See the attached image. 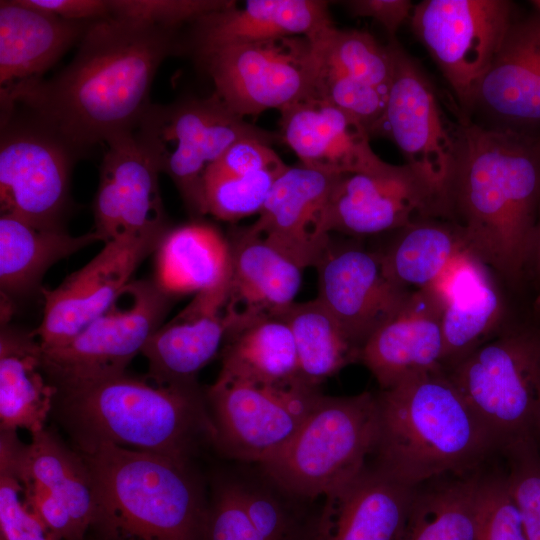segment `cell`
Instances as JSON below:
<instances>
[{
    "instance_id": "cell-1",
    "label": "cell",
    "mask_w": 540,
    "mask_h": 540,
    "mask_svg": "<svg viewBox=\"0 0 540 540\" xmlns=\"http://www.w3.org/2000/svg\"><path fill=\"white\" fill-rule=\"evenodd\" d=\"M181 46L177 29L112 16L95 20L58 75L1 89V113L25 108L80 156L134 132L151 104L159 66Z\"/></svg>"
},
{
    "instance_id": "cell-2",
    "label": "cell",
    "mask_w": 540,
    "mask_h": 540,
    "mask_svg": "<svg viewBox=\"0 0 540 540\" xmlns=\"http://www.w3.org/2000/svg\"><path fill=\"white\" fill-rule=\"evenodd\" d=\"M445 218L469 250L510 286L527 277L540 207V138L462 117Z\"/></svg>"
},
{
    "instance_id": "cell-3",
    "label": "cell",
    "mask_w": 540,
    "mask_h": 540,
    "mask_svg": "<svg viewBox=\"0 0 540 540\" xmlns=\"http://www.w3.org/2000/svg\"><path fill=\"white\" fill-rule=\"evenodd\" d=\"M377 465L420 486L479 472L500 444L445 371L410 377L377 395Z\"/></svg>"
},
{
    "instance_id": "cell-4",
    "label": "cell",
    "mask_w": 540,
    "mask_h": 540,
    "mask_svg": "<svg viewBox=\"0 0 540 540\" xmlns=\"http://www.w3.org/2000/svg\"><path fill=\"white\" fill-rule=\"evenodd\" d=\"M100 540H203L207 507L186 462L112 443L78 446Z\"/></svg>"
},
{
    "instance_id": "cell-5",
    "label": "cell",
    "mask_w": 540,
    "mask_h": 540,
    "mask_svg": "<svg viewBox=\"0 0 540 540\" xmlns=\"http://www.w3.org/2000/svg\"><path fill=\"white\" fill-rule=\"evenodd\" d=\"M61 395L78 446L112 443L188 463L201 434L214 438L197 385H161L124 372Z\"/></svg>"
},
{
    "instance_id": "cell-6",
    "label": "cell",
    "mask_w": 540,
    "mask_h": 540,
    "mask_svg": "<svg viewBox=\"0 0 540 540\" xmlns=\"http://www.w3.org/2000/svg\"><path fill=\"white\" fill-rule=\"evenodd\" d=\"M378 430L377 395L320 393L294 435L261 466L285 493L325 497L366 466L367 456L375 451Z\"/></svg>"
},
{
    "instance_id": "cell-7",
    "label": "cell",
    "mask_w": 540,
    "mask_h": 540,
    "mask_svg": "<svg viewBox=\"0 0 540 540\" xmlns=\"http://www.w3.org/2000/svg\"><path fill=\"white\" fill-rule=\"evenodd\" d=\"M134 135L159 172L171 178L194 217L205 215L206 173L228 148L247 138L271 144L281 140L279 134L245 121L215 93L166 105L151 103Z\"/></svg>"
},
{
    "instance_id": "cell-8",
    "label": "cell",
    "mask_w": 540,
    "mask_h": 540,
    "mask_svg": "<svg viewBox=\"0 0 540 540\" xmlns=\"http://www.w3.org/2000/svg\"><path fill=\"white\" fill-rule=\"evenodd\" d=\"M445 372L495 435L500 452L519 443L539 444L536 415L540 327L509 329L478 346Z\"/></svg>"
},
{
    "instance_id": "cell-9",
    "label": "cell",
    "mask_w": 540,
    "mask_h": 540,
    "mask_svg": "<svg viewBox=\"0 0 540 540\" xmlns=\"http://www.w3.org/2000/svg\"><path fill=\"white\" fill-rule=\"evenodd\" d=\"M174 296L155 280H133L111 306L66 343L41 348L42 370L63 393L126 372L164 323Z\"/></svg>"
},
{
    "instance_id": "cell-10",
    "label": "cell",
    "mask_w": 540,
    "mask_h": 540,
    "mask_svg": "<svg viewBox=\"0 0 540 540\" xmlns=\"http://www.w3.org/2000/svg\"><path fill=\"white\" fill-rule=\"evenodd\" d=\"M198 55L214 93L243 118L281 111L314 90L318 60L306 36L231 44Z\"/></svg>"
},
{
    "instance_id": "cell-11",
    "label": "cell",
    "mask_w": 540,
    "mask_h": 540,
    "mask_svg": "<svg viewBox=\"0 0 540 540\" xmlns=\"http://www.w3.org/2000/svg\"><path fill=\"white\" fill-rule=\"evenodd\" d=\"M394 72L386 107L372 133L391 140L405 164L444 202L459 149V124L444 114L436 91L397 40L389 42Z\"/></svg>"
},
{
    "instance_id": "cell-12",
    "label": "cell",
    "mask_w": 540,
    "mask_h": 540,
    "mask_svg": "<svg viewBox=\"0 0 540 540\" xmlns=\"http://www.w3.org/2000/svg\"><path fill=\"white\" fill-rule=\"evenodd\" d=\"M1 214L44 227H62L70 176L79 156L44 126L14 113L1 116Z\"/></svg>"
},
{
    "instance_id": "cell-13",
    "label": "cell",
    "mask_w": 540,
    "mask_h": 540,
    "mask_svg": "<svg viewBox=\"0 0 540 540\" xmlns=\"http://www.w3.org/2000/svg\"><path fill=\"white\" fill-rule=\"evenodd\" d=\"M506 0H424L414 5L411 28L463 109L486 72L516 14Z\"/></svg>"
},
{
    "instance_id": "cell-14",
    "label": "cell",
    "mask_w": 540,
    "mask_h": 540,
    "mask_svg": "<svg viewBox=\"0 0 540 540\" xmlns=\"http://www.w3.org/2000/svg\"><path fill=\"white\" fill-rule=\"evenodd\" d=\"M320 392L280 388L219 374L208 389L214 438L231 457L264 462L303 423Z\"/></svg>"
},
{
    "instance_id": "cell-15",
    "label": "cell",
    "mask_w": 540,
    "mask_h": 540,
    "mask_svg": "<svg viewBox=\"0 0 540 540\" xmlns=\"http://www.w3.org/2000/svg\"><path fill=\"white\" fill-rule=\"evenodd\" d=\"M169 229L106 242L92 260L59 286L41 288L43 316L30 333L40 347L50 349L66 343L105 312L131 282L138 266L156 252Z\"/></svg>"
},
{
    "instance_id": "cell-16",
    "label": "cell",
    "mask_w": 540,
    "mask_h": 540,
    "mask_svg": "<svg viewBox=\"0 0 540 540\" xmlns=\"http://www.w3.org/2000/svg\"><path fill=\"white\" fill-rule=\"evenodd\" d=\"M462 110L481 127L540 138V13L515 16Z\"/></svg>"
},
{
    "instance_id": "cell-17",
    "label": "cell",
    "mask_w": 540,
    "mask_h": 540,
    "mask_svg": "<svg viewBox=\"0 0 540 540\" xmlns=\"http://www.w3.org/2000/svg\"><path fill=\"white\" fill-rule=\"evenodd\" d=\"M425 217H443L438 198L412 169L390 164L384 170L339 177L329 204L327 227L360 237L397 231Z\"/></svg>"
},
{
    "instance_id": "cell-18",
    "label": "cell",
    "mask_w": 540,
    "mask_h": 540,
    "mask_svg": "<svg viewBox=\"0 0 540 540\" xmlns=\"http://www.w3.org/2000/svg\"><path fill=\"white\" fill-rule=\"evenodd\" d=\"M316 297L360 348L411 291L386 270L381 252L356 243H332L316 267Z\"/></svg>"
},
{
    "instance_id": "cell-19",
    "label": "cell",
    "mask_w": 540,
    "mask_h": 540,
    "mask_svg": "<svg viewBox=\"0 0 540 540\" xmlns=\"http://www.w3.org/2000/svg\"><path fill=\"white\" fill-rule=\"evenodd\" d=\"M339 177L301 164L288 166L247 230L303 270L316 268L333 240L327 227V215Z\"/></svg>"
},
{
    "instance_id": "cell-20",
    "label": "cell",
    "mask_w": 540,
    "mask_h": 540,
    "mask_svg": "<svg viewBox=\"0 0 540 540\" xmlns=\"http://www.w3.org/2000/svg\"><path fill=\"white\" fill-rule=\"evenodd\" d=\"M93 203L94 231L102 242L169 229L159 170L134 132L106 142Z\"/></svg>"
},
{
    "instance_id": "cell-21",
    "label": "cell",
    "mask_w": 540,
    "mask_h": 540,
    "mask_svg": "<svg viewBox=\"0 0 540 540\" xmlns=\"http://www.w3.org/2000/svg\"><path fill=\"white\" fill-rule=\"evenodd\" d=\"M280 138L301 165L330 175L378 172L390 166L354 116L314 93L280 111Z\"/></svg>"
},
{
    "instance_id": "cell-22",
    "label": "cell",
    "mask_w": 540,
    "mask_h": 540,
    "mask_svg": "<svg viewBox=\"0 0 540 540\" xmlns=\"http://www.w3.org/2000/svg\"><path fill=\"white\" fill-rule=\"evenodd\" d=\"M418 486L365 466L325 496L311 540H403Z\"/></svg>"
},
{
    "instance_id": "cell-23",
    "label": "cell",
    "mask_w": 540,
    "mask_h": 540,
    "mask_svg": "<svg viewBox=\"0 0 540 540\" xmlns=\"http://www.w3.org/2000/svg\"><path fill=\"white\" fill-rule=\"evenodd\" d=\"M443 303L430 289L411 291L366 340L359 361L381 390L421 374L445 371Z\"/></svg>"
},
{
    "instance_id": "cell-24",
    "label": "cell",
    "mask_w": 540,
    "mask_h": 540,
    "mask_svg": "<svg viewBox=\"0 0 540 540\" xmlns=\"http://www.w3.org/2000/svg\"><path fill=\"white\" fill-rule=\"evenodd\" d=\"M228 280L195 294L150 337L141 352L148 362L149 379L161 385H196V375L217 355L230 330Z\"/></svg>"
},
{
    "instance_id": "cell-25",
    "label": "cell",
    "mask_w": 540,
    "mask_h": 540,
    "mask_svg": "<svg viewBox=\"0 0 540 540\" xmlns=\"http://www.w3.org/2000/svg\"><path fill=\"white\" fill-rule=\"evenodd\" d=\"M227 239L231 266L226 312L231 333L256 319L282 315L296 302L303 269L246 227L233 230Z\"/></svg>"
},
{
    "instance_id": "cell-26",
    "label": "cell",
    "mask_w": 540,
    "mask_h": 540,
    "mask_svg": "<svg viewBox=\"0 0 540 540\" xmlns=\"http://www.w3.org/2000/svg\"><path fill=\"white\" fill-rule=\"evenodd\" d=\"M493 277L487 265L465 251L431 285L444 306L445 370L486 342L502 320L503 295Z\"/></svg>"
},
{
    "instance_id": "cell-27",
    "label": "cell",
    "mask_w": 540,
    "mask_h": 540,
    "mask_svg": "<svg viewBox=\"0 0 540 540\" xmlns=\"http://www.w3.org/2000/svg\"><path fill=\"white\" fill-rule=\"evenodd\" d=\"M333 25L328 2L321 0H248L212 12L192 24L198 53L226 45L284 36L313 37Z\"/></svg>"
},
{
    "instance_id": "cell-28",
    "label": "cell",
    "mask_w": 540,
    "mask_h": 540,
    "mask_svg": "<svg viewBox=\"0 0 540 540\" xmlns=\"http://www.w3.org/2000/svg\"><path fill=\"white\" fill-rule=\"evenodd\" d=\"M92 22L66 20L19 0H1V89L41 79L73 44L80 42Z\"/></svg>"
},
{
    "instance_id": "cell-29",
    "label": "cell",
    "mask_w": 540,
    "mask_h": 540,
    "mask_svg": "<svg viewBox=\"0 0 540 540\" xmlns=\"http://www.w3.org/2000/svg\"><path fill=\"white\" fill-rule=\"evenodd\" d=\"M288 166L265 140L247 138L234 143L206 173L205 215L226 222L258 215Z\"/></svg>"
},
{
    "instance_id": "cell-30",
    "label": "cell",
    "mask_w": 540,
    "mask_h": 540,
    "mask_svg": "<svg viewBox=\"0 0 540 540\" xmlns=\"http://www.w3.org/2000/svg\"><path fill=\"white\" fill-rule=\"evenodd\" d=\"M41 365V347L30 333L7 323L0 334V428L31 435L44 430L58 389L47 381Z\"/></svg>"
},
{
    "instance_id": "cell-31",
    "label": "cell",
    "mask_w": 540,
    "mask_h": 540,
    "mask_svg": "<svg viewBox=\"0 0 540 540\" xmlns=\"http://www.w3.org/2000/svg\"><path fill=\"white\" fill-rule=\"evenodd\" d=\"M101 241L93 230L79 236L63 227L34 225L18 217H0V285L6 300L27 296L40 287L56 262Z\"/></svg>"
},
{
    "instance_id": "cell-32",
    "label": "cell",
    "mask_w": 540,
    "mask_h": 540,
    "mask_svg": "<svg viewBox=\"0 0 540 540\" xmlns=\"http://www.w3.org/2000/svg\"><path fill=\"white\" fill-rule=\"evenodd\" d=\"M155 253L154 280L174 297L215 288L230 275L228 239L209 224L192 222L169 229Z\"/></svg>"
},
{
    "instance_id": "cell-33",
    "label": "cell",
    "mask_w": 540,
    "mask_h": 540,
    "mask_svg": "<svg viewBox=\"0 0 540 540\" xmlns=\"http://www.w3.org/2000/svg\"><path fill=\"white\" fill-rule=\"evenodd\" d=\"M17 472L47 488L69 510L86 534L97 518V502L89 469L80 455L69 449L51 431L32 435L28 445L12 436Z\"/></svg>"
},
{
    "instance_id": "cell-34",
    "label": "cell",
    "mask_w": 540,
    "mask_h": 540,
    "mask_svg": "<svg viewBox=\"0 0 540 540\" xmlns=\"http://www.w3.org/2000/svg\"><path fill=\"white\" fill-rule=\"evenodd\" d=\"M219 374L280 388L307 387L300 380L292 332L281 317L256 319L229 333Z\"/></svg>"
},
{
    "instance_id": "cell-35",
    "label": "cell",
    "mask_w": 540,
    "mask_h": 540,
    "mask_svg": "<svg viewBox=\"0 0 540 540\" xmlns=\"http://www.w3.org/2000/svg\"><path fill=\"white\" fill-rule=\"evenodd\" d=\"M395 232L381 254L389 275L409 291L430 287L456 256L469 250L462 228L447 218H420Z\"/></svg>"
},
{
    "instance_id": "cell-36",
    "label": "cell",
    "mask_w": 540,
    "mask_h": 540,
    "mask_svg": "<svg viewBox=\"0 0 540 540\" xmlns=\"http://www.w3.org/2000/svg\"><path fill=\"white\" fill-rule=\"evenodd\" d=\"M281 317L289 326L297 352L301 382L312 389L359 360L360 348L315 298L294 302Z\"/></svg>"
},
{
    "instance_id": "cell-37",
    "label": "cell",
    "mask_w": 540,
    "mask_h": 540,
    "mask_svg": "<svg viewBox=\"0 0 540 540\" xmlns=\"http://www.w3.org/2000/svg\"><path fill=\"white\" fill-rule=\"evenodd\" d=\"M479 474L444 476L418 486L403 540H474Z\"/></svg>"
},
{
    "instance_id": "cell-38",
    "label": "cell",
    "mask_w": 540,
    "mask_h": 540,
    "mask_svg": "<svg viewBox=\"0 0 540 540\" xmlns=\"http://www.w3.org/2000/svg\"><path fill=\"white\" fill-rule=\"evenodd\" d=\"M318 65L371 86L388 97L394 58L390 44L381 45L370 33L331 25L309 38Z\"/></svg>"
},
{
    "instance_id": "cell-39",
    "label": "cell",
    "mask_w": 540,
    "mask_h": 540,
    "mask_svg": "<svg viewBox=\"0 0 540 540\" xmlns=\"http://www.w3.org/2000/svg\"><path fill=\"white\" fill-rule=\"evenodd\" d=\"M0 540H59L23 499L10 431L0 435Z\"/></svg>"
},
{
    "instance_id": "cell-40",
    "label": "cell",
    "mask_w": 540,
    "mask_h": 540,
    "mask_svg": "<svg viewBox=\"0 0 540 540\" xmlns=\"http://www.w3.org/2000/svg\"><path fill=\"white\" fill-rule=\"evenodd\" d=\"M474 540H528L505 473L479 474Z\"/></svg>"
},
{
    "instance_id": "cell-41",
    "label": "cell",
    "mask_w": 540,
    "mask_h": 540,
    "mask_svg": "<svg viewBox=\"0 0 540 540\" xmlns=\"http://www.w3.org/2000/svg\"><path fill=\"white\" fill-rule=\"evenodd\" d=\"M505 477L521 516L528 540H540V445L525 442L509 446Z\"/></svg>"
},
{
    "instance_id": "cell-42",
    "label": "cell",
    "mask_w": 540,
    "mask_h": 540,
    "mask_svg": "<svg viewBox=\"0 0 540 540\" xmlns=\"http://www.w3.org/2000/svg\"><path fill=\"white\" fill-rule=\"evenodd\" d=\"M239 484L243 506L262 540H311L312 527H306L285 501L267 487Z\"/></svg>"
},
{
    "instance_id": "cell-43",
    "label": "cell",
    "mask_w": 540,
    "mask_h": 540,
    "mask_svg": "<svg viewBox=\"0 0 540 540\" xmlns=\"http://www.w3.org/2000/svg\"><path fill=\"white\" fill-rule=\"evenodd\" d=\"M230 0H109L111 16L169 29L230 6Z\"/></svg>"
},
{
    "instance_id": "cell-44",
    "label": "cell",
    "mask_w": 540,
    "mask_h": 540,
    "mask_svg": "<svg viewBox=\"0 0 540 540\" xmlns=\"http://www.w3.org/2000/svg\"><path fill=\"white\" fill-rule=\"evenodd\" d=\"M203 540H262L243 506L237 481H224L207 507Z\"/></svg>"
},
{
    "instance_id": "cell-45",
    "label": "cell",
    "mask_w": 540,
    "mask_h": 540,
    "mask_svg": "<svg viewBox=\"0 0 540 540\" xmlns=\"http://www.w3.org/2000/svg\"><path fill=\"white\" fill-rule=\"evenodd\" d=\"M12 436L13 433L11 434V441ZM17 475L22 484V494L26 505L59 540H84L86 534L80 529L67 507L58 498L39 482L18 472Z\"/></svg>"
},
{
    "instance_id": "cell-46",
    "label": "cell",
    "mask_w": 540,
    "mask_h": 540,
    "mask_svg": "<svg viewBox=\"0 0 540 540\" xmlns=\"http://www.w3.org/2000/svg\"><path fill=\"white\" fill-rule=\"evenodd\" d=\"M343 3L352 16L377 21L387 32L390 41L397 40V31L410 19L414 8L409 0H350Z\"/></svg>"
},
{
    "instance_id": "cell-47",
    "label": "cell",
    "mask_w": 540,
    "mask_h": 540,
    "mask_svg": "<svg viewBox=\"0 0 540 540\" xmlns=\"http://www.w3.org/2000/svg\"><path fill=\"white\" fill-rule=\"evenodd\" d=\"M22 4L72 21L111 17L109 0H19Z\"/></svg>"
},
{
    "instance_id": "cell-48",
    "label": "cell",
    "mask_w": 540,
    "mask_h": 540,
    "mask_svg": "<svg viewBox=\"0 0 540 540\" xmlns=\"http://www.w3.org/2000/svg\"><path fill=\"white\" fill-rule=\"evenodd\" d=\"M532 278L535 290L536 298L534 302L535 312L540 314V207L538 213V220L536 225V231L533 242V249L531 260L528 269V275Z\"/></svg>"
},
{
    "instance_id": "cell-49",
    "label": "cell",
    "mask_w": 540,
    "mask_h": 540,
    "mask_svg": "<svg viewBox=\"0 0 540 540\" xmlns=\"http://www.w3.org/2000/svg\"><path fill=\"white\" fill-rule=\"evenodd\" d=\"M536 435H537V440L540 444V380H539L538 406H537V415H536Z\"/></svg>"
},
{
    "instance_id": "cell-50",
    "label": "cell",
    "mask_w": 540,
    "mask_h": 540,
    "mask_svg": "<svg viewBox=\"0 0 540 540\" xmlns=\"http://www.w3.org/2000/svg\"><path fill=\"white\" fill-rule=\"evenodd\" d=\"M531 3L534 7V11L540 13V0L531 1Z\"/></svg>"
},
{
    "instance_id": "cell-51",
    "label": "cell",
    "mask_w": 540,
    "mask_h": 540,
    "mask_svg": "<svg viewBox=\"0 0 540 540\" xmlns=\"http://www.w3.org/2000/svg\"><path fill=\"white\" fill-rule=\"evenodd\" d=\"M539 316H540V314H539Z\"/></svg>"
}]
</instances>
